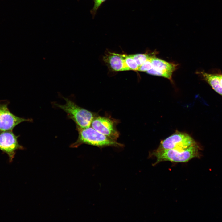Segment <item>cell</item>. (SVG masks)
I'll return each instance as SVG.
<instances>
[{"label":"cell","mask_w":222,"mask_h":222,"mask_svg":"<svg viewBox=\"0 0 222 222\" xmlns=\"http://www.w3.org/2000/svg\"><path fill=\"white\" fill-rule=\"evenodd\" d=\"M146 72L149 74L164 77L170 80H172V75L158 71L153 68Z\"/></svg>","instance_id":"cell-13"},{"label":"cell","mask_w":222,"mask_h":222,"mask_svg":"<svg viewBox=\"0 0 222 222\" xmlns=\"http://www.w3.org/2000/svg\"><path fill=\"white\" fill-rule=\"evenodd\" d=\"M63 98L66 101L65 104L55 103V106L66 112L68 118L75 122L76 127L85 128L91 126L92 121L98 114L79 106L68 98Z\"/></svg>","instance_id":"cell-3"},{"label":"cell","mask_w":222,"mask_h":222,"mask_svg":"<svg viewBox=\"0 0 222 222\" xmlns=\"http://www.w3.org/2000/svg\"><path fill=\"white\" fill-rule=\"evenodd\" d=\"M119 121L110 117L98 115L92 121L91 126L101 134L117 141L120 135L116 127Z\"/></svg>","instance_id":"cell-5"},{"label":"cell","mask_w":222,"mask_h":222,"mask_svg":"<svg viewBox=\"0 0 222 222\" xmlns=\"http://www.w3.org/2000/svg\"><path fill=\"white\" fill-rule=\"evenodd\" d=\"M78 137L70 147L77 148L83 144H88L102 148L107 146L123 147L124 145L99 133L91 126L85 128L76 127Z\"/></svg>","instance_id":"cell-1"},{"label":"cell","mask_w":222,"mask_h":222,"mask_svg":"<svg viewBox=\"0 0 222 222\" xmlns=\"http://www.w3.org/2000/svg\"><path fill=\"white\" fill-rule=\"evenodd\" d=\"M19 136L15 135L12 131L0 133V150L7 155L10 162H12L17 150L24 149L19 144L18 140Z\"/></svg>","instance_id":"cell-7"},{"label":"cell","mask_w":222,"mask_h":222,"mask_svg":"<svg viewBox=\"0 0 222 222\" xmlns=\"http://www.w3.org/2000/svg\"><path fill=\"white\" fill-rule=\"evenodd\" d=\"M152 68L153 66L150 59L140 66L137 71L140 72H146Z\"/></svg>","instance_id":"cell-14"},{"label":"cell","mask_w":222,"mask_h":222,"mask_svg":"<svg viewBox=\"0 0 222 222\" xmlns=\"http://www.w3.org/2000/svg\"><path fill=\"white\" fill-rule=\"evenodd\" d=\"M106 0H94V4L93 8L91 10L90 12L94 17L96 12L101 5Z\"/></svg>","instance_id":"cell-15"},{"label":"cell","mask_w":222,"mask_h":222,"mask_svg":"<svg viewBox=\"0 0 222 222\" xmlns=\"http://www.w3.org/2000/svg\"><path fill=\"white\" fill-rule=\"evenodd\" d=\"M10 102L7 100L0 101V133L12 131L14 128L21 122H32L31 119H26L17 116L9 110Z\"/></svg>","instance_id":"cell-6"},{"label":"cell","mask_w":222,"mask_h":222,"mask_svg":"<svg viewBox=\"0 0 222 222\" xmlns=\"http://www.w3.org/2000/svg\"><path fill=\"white\" fill-rule=\"evenodd\" d=\"M200 150V147L197 143L185 150L156 149L150 153V156L156 158V161L154 165L166 161L175 163H185L194 158L199 157Z\"/></svg>","instance_id":"cell-2"},{"label":"cell","mask_w":222,"mask_h":222,"mask_svg":"<svg viewBox=\"0 0 222 222\" xmlns=\"http://www.w3.org/2000/svg\"><path fill=\"white\" fill-rule=\"evenodd\" d=\"M153 68L158 71L172 75L177 68L178 64L170 63L157 58L155 56L150 59Z\"/></svg>","instance_id":"cell-9"},{"label":"cell","mask_w":222,"mask_h":222,"mask_svg":"<svg viewBox=\"0 0 222 222\" xmlns=\"http://www.w3.org/2000/svg\"><path fill=\"white\" fill-rule=\"evenodd\" d=\"M124 62L127 71H137L138 66L131 55H125Z\"/></svg>","instance_id":"cell-11"},{"label":"cell","mask_w":222,"mask_h":222,"mask_svg":"<svg viewBox=\"0 0 222 222\" xmlns=\"http://www.w3.org/2000/svg\"><path fill=\"white\" fill-rule=\"evenodd\" d=\"M200 74L203 79L216 92L222 96V86L216 74H211L201 72Z\"/></svg>","instance_id":"cell-10"},{"label":"cell","mask_w":222,"mask_h":222,"mask_svg":"<svg viewBox=\"0 0 222 222\" xmlns=\"http://www.w3.org/2000/svg\"><path fill=\"white\" fill-rule=\"evenodd\" d=\"M125 55L108 52L104 56L103 60L113 71L119 72L127 71L124 59Z\"/></svg>","instance_id":"cell-8"},{"label":"cell","mask_w":222,"mask_h":222,"mask_svg":"<svg viewBox=\"0 0 222 222\" xmlns=\"http://www.w3.org/2000/svg\"><path fill=\"white\" fill-rule=\"evenodd\" d=\"M197 143L195 140L188 134L177 131L162 141L156 150H185Z\"/></svg>","instance_id":"cell-4"},{"label":"cell","mask_w":222,"mask_h":222,"mask_svg":"<svg viewBox=\"0 0 222 222\" xmlns=\"http://www.w3.org/2000/svg\"><path fill=\"white\" fill-rule=\"evenodd\" d=\"M216 75L222 86V74H216Z\"/></svg>","instance_id":"cell-16"},{"label":"cell","mask_w":222,"mask_h":222,"mask_svg":"<svg viewBox=\"0 0 222 222\" xmlns=\"http://www.w3.org/2000/svg\"><path fill=\"white\" fill-rule=\"evenodd\" d=\"M131 55L137 63L138 67L147 60L155 56V54L150 55L146 53L137 54Z\"/></svg>","instance_id":"cell-12"}]
</instances>
